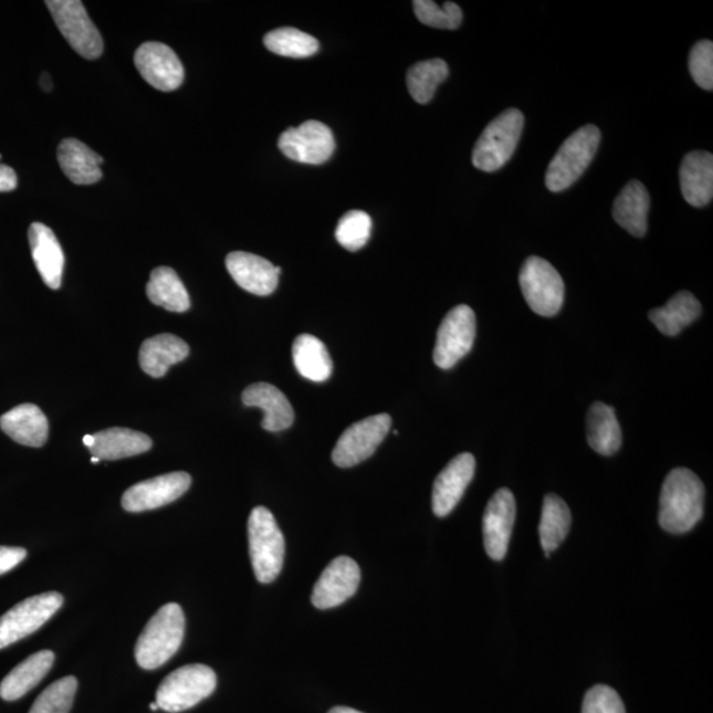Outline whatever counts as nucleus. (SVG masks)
I'll return each mask as SVG.
<instances>
[{
  "mask_svg": "<svg viewBox=\"0 0 713 713\" xmlns=\"http://www.w3.org/2000/svg\"><path fill=\"white\" fill-rule=\"evenodd\" d=\"M683 199L691 207L709 206L713 196V156L707 151H692L684 156L681 171Z\"/></svg>",
  "mask_w": 713,
  "mask_h": 713,
  "instance_id": "nucleus-21",
  "label": "nucleus"
},
{
  "mask_svg": "<svg viewBox=\"0 0 713 713\" xmlns=\"http://www.w3.org/2000/svg\"><path fill=\"white\" fill-rule=\"evenodd\" d=\"M515 513L517 507H515L514 495L508 489H500L489 501L482 520V534H484L486 554L493 560H502L507 554Z\"/></svg>",
  "mask_w": 713,
  "mask_h": 713,
  "instance_id": "nucleus-16",
  "label": "nucleus"
},
{
  "mask_svg": "<svg viewBox=\"0 0 713 713\" xmlns=\"http://www.w3.org/2000/svg\"><path fill=\"white\" fill-rule=\"evenodd\" d=\"M412 4L419 22L432 29L458 30L463 22V11L457 3L445 2L439 7L431 0H416Z\"/></svg>",
  "mask_w": 713,
  "mask_h": 713,
  "instance_id": "nucleus-37",
  "label": "nucleus"
},
{
  "mask_svg": "<svg viewBox=\"0 0 713 713\" xmlns=\"http://www.w3.org/2000/svg\"><path fill=\"white\" fill-rule=\"evenodd\" d=\"M54 23L80 56L98 59L104 52V40L78 0H50L45 2Z\"/></svg>",
  "mask_w": 713,
  "mask_h": 713,
  "instance_id": "nucleus-8",
  "label": "nucleus"
},
{
  "mask_svg": "<svg viewBox=\"0 0 713 713\" xmlns=\"http://www.w3.org/2000/svg\"><path fill=\"white\" fill-rule=\"evenodd\" d=\"M54 662L51 650L39 651L32 654L0 683V698L7 702L18 701L43 681Z\"/></svg>",
  "mask_w": 713,
  "mask_h": 713,
  "instance_id": "nucleus-27",
  "label": "nucleus"
},
{
  "mask_svg": "<svg viewBox=\"0 0 713 713\" xmlns=\"http://www.w3.org/2000/svg\"><path fill=\"white\" fill-rule=\"evenodd\" d=\"M277 146L291 160L318 166L331 159L336 141L327 125L318 120H307L282 133Z\"/></svg>",
  "mask_w": 713,
  "mask_h": 713,
  "instance_id": "nucleus-12",
  "label": "nucleus"
},
{
  "mask_svg": "<svg viewBox=\"0 0 713 713\" xmlns=\"http://www.w3.org/2000/svg\"><path fill=\"white\" fill-rule=\"evenodd\" d=\"M135 66L149 85L160 92H172L185 81V66L171 48L148 42L135 52Z\"/></svg>",
  "mask_w": 713,
  "mask_h": 713,
  "instance_id": "nucleus-14",
  "label": "nucleus"
},
{
  "mask_svg": "<svg viewBox=\"0 0 713 713\" xmlns=\"http://www.w3.org/2000/svg\"><path fill=\"white\" fill-rule=\"evenodd\" d=\"M249 547L256 580L273 583L280 576L285 553L284 536L269 508L258 506L249 517Z\"/></svg>",
  "mask_w": 713,
  "mask_h": 713,
  "instance_id": "nucleus-3",
  "label": "nucleus"
},
{
  "mask_svg": "<svg viewBox=\"0 0 713 713\" xmlns=\"http://www.w3.org/2000/svg\"><path fill=\"white\" fill-rule=\"evenodd\" d=\"M77 685V679L74 677H65L52 683L39 695L30 713H70Z\"/></svg>",
  "mask_w": 713,
  "mask_h": 713,
  "instance_id": "nucleus-35",
  "label": "nucleus"
},
{
  "mask_svg": "<svg viewBox=\"0 0 713 713\" xmlns=\"http://www.w3.org/2000/svg\"><path fill=\"white\" fill-rule=\"evenodd\" d=\"M520 284L528 307L536 315L552 317L565 302V282L552 263L539 256H529L523 263Z\"/></svg>",
  "mask_w": 713,
  "mask_h": 713,
  "instance_id": "nucleus-7",
  "label": "nucleus"
},
{
  "mask_svg": "<svg viewBox=\"0 0 713 713\" xmlns=\"http://www.w3.org/2000/svg\"><path fill=\"white\" fill-rule=\"evenodd\" d=\"M587 438L590 448L602 457H612L620 450L622 433L612 407L596 402L587 416Z\"/></svg>",
  "mask_w": 713,
  "mask_h": 713,
  "instance_id": "nucleus-29",
  "label": "nucleus"
},
{
  "mask_svg": "<svg viewBox=\"0 0 713 713\" xmlns=\"http://www.w3.org/2000/svg\"><path fill=\"white\" fill-rule=\"evenodd\" d=\"M371 232V219L363 210H350L338 221L336 240L349 251L363 249L368 243Z\"/></svg>",
  "mask_w": 713,
  "mask_h": 713,
  "instance_id": "nucleus-36",
  "label": "nucleus"
},
{
  "mask_svg": "<svg viewBox=\"0 0 713 713\" xmlns=\"http://www.w3.org/2000/svg\"><path fill=\"white\" fill-rule=\"evenodd\" d=\"M188 355L189 346L185 339L165 333L141 344L139 364L149 377L161 378L172 365L185 361Z\"/></svg>",
  "mask_w": 713,
  "mask_h": 713,
  "instance_id": "nucleus-24",
  "label": "nucleus"
},
{
  "mask_svg": "<svg viewBox=\"0 0 713 713\" xmlns=\"http://www.w3.org/2000/svg\"><path fill=\"white\" fill-rule=\"evenodd\" d=\"M650 196L642 182L631 180L614 203V219L631 235L641 238L648 232Z\"/></svg>",
  "mask_w": 713,
  "mask_h": 713,
  "instance_id": "nucleus-26",
  "label": "nucleus"
},
{
  "mask_svg": "<svg viewBox=\"0 0 713 713\" xmlns=\"http://www.w3.org/2000/svg\"><path fill=\"white\" fill-rule=\"evenodd\" d=\"M40 86H42V90L44 92H51L52 91V80L50 74L43 73L42 77H40Z\"/></svg>",
  "mask_w": 713,
  "mask_h": 713,
  "instance_id": "nucleus-42",
  "label": "nucleus"
},
{
  "mask_svg": "<svg viewBox=\"0 0 713 713\" xmlns=\"http://www.w3.org/2000/svg\"><path fill=\"white\" fill-rule=\"evenodd\" d=\"M29 240L40 276L48 287L59 290L63 280L65 256L56 235L44 223L35 222L29 230Z\"/></svg>",
  "mask_w": 713,
  "mask_h": 713,
  "instance_id": "nucleus-20",
  "label": "nucleus"
},
{
  "mask_svg": "<svg viewBox=\"0 0 713 713\" xmlns=\"http://www.w3.org/2000/svg\"><path fill=\"white\" fill-rule=\"evenodd\" d=\"M0 428L17 443L39 448L46 443L50 424L38 406L25 403L13 407L0 418Z\"/></svg>",
  "mask_w": 713,
  "mask_h": 713,
  "instance_id": "nucleus-23",
  "label": "nucleus"
},
{
  "mask_svg": "<svg viewBox=\"0 0 713 713\" xmlns=\"http://www.w3.org/2000/svg\"><path fill=\"white\" fill-rule=\"evenodd\" d=\"M581 713H627L620 695L606 684L590 689L583 702Z\"/></svg>",
  "mask_w": 713,
  "mask_h": 713,
  "instance_id": "nucleus-39",
  "label": "nucleus"
},
{
  "mask_svg": "<svg viewBox=\"0 0 713 713\" xmlns=\"http://www.w3.org/2000/svg\"><path fill=\"white\" fill-rule=\"evenodd\" d=\"M227 269L234 282L244 291L258 296H269L280 283L281 268L255 254L234 251L227 256Z\"/></svg>",
  "mask_w": 713,
  "mask_h": 713,
  "instance_id": "nucleus-18",
  "label": "nucleus"
},
{
  "mask_svg": "<svg viewBox=\"0 0 713 713\" xmlns=\"http://www.w3.org/2000/svg\"><path fill=\"white\" fill-rule=\"evenodd\" d=\"M704 485L698 475L677 468L665 478L660 500V525L670 534H684L698 525L704 513Z\"/></svg>",
  "mask_w": 713,
  "mask_h": 713,
  "instance_id": "nucleus-1",
  "label": "nucleus"
},
{
  "mask_svg": "<svg viewBox=\"0 0 713 713\" xmlns=\"http://www.w3.org/2000/svg\"><path fill=\"white\" fill-rule=\"evenodd\" d=\"M217 685L214 671L206 664H188L169 674L156 692L159 709L178 713L195 707L212 695Z\"/></svg>",
  "mask_w": 713,
  "mask_h": 713,
  "instance_id": "nucleus-6",
  "label": "nucleus"
},
{
  "mask_svg": "<svg viewBox=\"0 0 713 713\" xmlns=\"http://www.w3.org/2000/svg\"><path fill=\"white\" fill-rule=\"evenodd\" d=\"M93 439L90 448L92 457L107 461L137 457L153 447L151 438L128 428H108L94 433Z\"/></svg>",
  "mask_w": 713,
  "mask_h": 713,
  "instance_id": "nucleus-25",
  "label": "nucleus"
},
{
  "mask_svg": "<svg viewBox=\"0 0 713 713\" xmlns=\"http://www.w3.org/2000/svg\"><path fill=\"white\" fill-rule=\"evenodd\" d=\"M475 338V315L468 305H458L448 312L441 322L433 361L440 369H452L473 348Z\"/></svg>",
  "mask_w": 713,
  "mask_h": 713,
  "instance_id": "nucleus-11",
  "label": "nucleus"
},
{
  "mask_svg": "<svg viewBox=\"0 0 713 713\" xmlns=\"http://www.w3.org/2000/svg\"><path fill=\"white\" fill-rule=\"evenodd\" d=\"M190 484L192 479L186 472L161 474L127 489L122 497V506L130 513L154 511L179 500Z\"/></svg>",
  "mask_w": 713,
  "mask_h": 713,
  "instance_id": "nucleus-13",
  "label": "nucleus"
},
{
  "mask_svg": "<svg viewBox=\"0 0 713 713\" xmlns=\"http://www.w3.org/2000/svg\"><path fill=\"white\" fill-rule=\"evenodd\" d=\"M149 709H151V711H158L159 705H158V703H153L151 705H149Z\"/></svg>",
  "mask_w": 713,
  "mask_h": 713,
  "instance_id": "nucleus-45",
  "label": "nucleus"
},
{
  "mask_svg": "<svg viewBox=\"0 0 713 713\" xmlns=\"http://www.w3.org/2000/svg\"><path fill=\"white\" fill-rule=\"evenodd\" d=\"M525 126L518 108H507L493 119L473 148V166L480 171L495 172L512 159Z\"/></svg>",
  "mask_w": 713,
  "mask_h": 713,
  "instance_id": "nucleus-5",
  "label": "nucleus"
},
{
  "mask_svg": "<svg viewBox=\"0 0 713 713\" xmlns=\"http://www.w3.org/2000/svg\"><path fill=\"white\" fill-rule=\"evenodd\" d=\"M702 314V305L689 291L678 292L661 308L651 310L649 318L665 336H677Z\"/></svg>",
  "mask_w": 713,
  "mask_h": 713,
  "instance_id": "nucleus-28",
  "label": "nucleus"
},
{
  "mask_svg": "<svg viewBox=\"0 0 713 713\" xmlns=\"http://www.w3.org/2000/svg\"><path fill=\"white\" fill-rule=\"evenodd\" d=\"M25 556L27 552L22 547L0 546V576L10 573L25 559Z\"/></svg>",
  "mask_w": 713,
  "mask_h": 713,
  "instance_id": "nucleus-40",
  "label": "nucleus"
},
{
  "mask_svg": "<svg viewBox=\"0 0 713 713\" xmlns=\"http://www.w3.org/2000/svg\"><path fill=\"white\" fill-rule=\"evenodd\" d=\"M601 141L599 127L587 125L563 143L546 172V187L562 192L579 180L593 162Z\"/></svg>",
  "mask_w": 713,
  "mask_h": 713,
  "instance_id": "nucleus-4",
  "label": "nucleus"
},
{
  "mask_svg": "<svg viewBox=\"0 0 713 713\" xmlns=\"http://www.w3.org/2000/svg\"><path fill=\"white\" fill-rule=\"evenodd\" d=\"M242 402L248 407H256L264 412L263 430L280 432L287 430L294 423L295 412L290 400L274 385L254 384L247 387L242 394Z\"/></svg>",
  "mask_w": 713,
  "mask_h": 713,
  "instance_id": "nucleus-19",
  "label": "nucleus"
},
{
  "mask_svg": "<svg viewBox=\"0 0 713 713\" xmlns=\"http://www.w3.org/2000/svg\"><path fill=\"white\" fill-rule=\"evenodd\" d=\"M57 160L66 178L74 185L92 186L102 179L101 165L104 159L83 141L73 138L61 141Z\"/></svg>",
  "mask_w": 713,
  "mask_h": 713,
  "instance_id": "nucleus-22",
  "label": "nucleus"
},
{
  "mask_svg": "<svg viewBox=\"0 0 713 713\" xmlns=\"http://www.w3.org/2000/svg\"><path fill=\"white\" fill-rule=\"evenodd\" d=\"M93 443H94L93 434H86V437L84 438V444L87 448H91Z\"/></svg>",
  "mask_w": 713,
  "mask_h": 713,
  "instance_id": "nucleus-44",
  "label": "nucleus"
},
{
  "mask_svg": "<svg viewBox=\"0 0 713 713\" xmlns=\"http://www.w3.org/2000/svg\"><path fill=\"white\" fill-rule=\"evenodd\" d=\"M569 508L559 495L547 494L543 501L539 538L546 556L552 555L567 538L570 528Z\"/></svg>",
  "mask_w": 713,
  "mask_h": 713,
  "instance_id": "nucleus-32",
  "label": "nucleus"
},
{
  "mask_svg": "<svg viewBox=\"0 0 713 713\" xmlns=\"http://www.w3.org/2000/svg\"><path fill=\"white\" fill-rule=\"evenodd\" d=\"M263 43L270 52L291 59H307L318 51V42L314 36L292 27L269 32Z\"/></svg>",
  "mask_w": 713,
  "mask_h": 713,
  "instance_id": "nucleus-34",
  "label": "nucleus"
},
{
  "mask_svg": "<svg viewBox=\"0 0 713 713\" xmlns=\"http://www.w3.org/2000/svg\"><path fill=\"white\" fill-rule=\"evenodd\" d=\"M292 359L298 375L314 382H324L332 376L333 363L327 346L307 333L296 337Z\"/></svg>",
  "mask_w": 713,
  "mask_h": 713,
  "instance_id": "nucleus-30",
  "label": "nucleus"
},
{
  "mask_svg": "<svg viewBox=\"0 0 713 713\" xmlns=\"http://www.w3.org/2000/svg\"><path fill=\"white\" fill-rule=\"evenodd\" d=\"M474 471L473 454L461 453L440 472L432 491V508L438 517H447L458 506L473 480Z\"/></svg>",
  "mask_w": 713,
  "mask_h": 713,
  "instance_id": "nucleus-17",
  "label": "nucleus"
},
{
  "mask_svg": "<svg viewBox=\"0 0 713 713\" xmlns=\"http://www.w3.org/2000/svg\"><path fill=\"white\" fill-rule=\"evenodd\" d=\"M64 597L59 593H46L30 597L0 617V649L35 633L63 607Z\"/></svg>",
  "mask_w": 713,
  "mask_h": 713,
  "instance_id": "nucleus-9",
  "label": "nucleus"
},
{
  "mask_svg": "<svg viewBox=\"0 0 713 713\" xmlns=\"http://www.w3.org/2000/svg\"><path fill=\"white\" fill-rule=\"evenodd\" d=\"M329 713H363L349 707H335L329 711Z\"/></svg>",
  "mask_w": 713,
  "mask_h": 713,
  "instance_id": "nucleus-43",
  "label": "nucleus"
},
{
  "mask_svg": "<svg viewBox=\"0 0 713 713\" xmlns=\"http://www.w3.org/2000/svg\"><path fill=\"white\" fill-rule=\"evenodd\" d=\"M186 633V617L178 604L161 607L141 631L135 658L141 669L155 670L178 653Z\"/></svg>",
  "mask_w": 713,
  "mask_h": 713,
  "instance_id": "nucleus-2",
  "label": "nucleus"
},
{
  "mask_svg": "<svg viewBox=\"0 0 713 713\" xmlns=\"http://www.w3.org/2000/svg\"><path fill=\"white\" fill-rule=\"evenodd\" d=\"M450 74L448 65L444 60L432 59L420 61V63L412 65L407 72V87L411 97L420 105H426L433 97L438 86Z\"/></svg>",
  "mask_w": 713,
  "mask_h": 713,
  "instance_id": "nucleus-33",
  "label": "nucleus"
},
{
  "mask_svg": "<svg viewBox=\"0 0 713 713\" xmlns=\"http://www.w3.org/2000/svg\"><path fill=\"white\" fill-rule=\"evenodd\" d=\"M689 67L696 85L704 91L713 90V43L702 40L690 52Z\"/></svg>",
  "mask_w": 713,
  "mask_h": 713,
  "instance_id": "nucleus-38",
  "label": "nucleus"
},
{
  "mask_svg": "<svg viewBox=\"0 0 713 713\" xmlns=\"http://www.w3.org/2000/svg\"><path fill=\"white\" fill-rule=\"evenodd\" d=\"M2 159V155H0ZM18 187V176L17 172L9 166L0 162V192H11V190L17 189Z\"/></svg>",
  "mask_w": 713,
  "mask_h": 713,
  "instance_id": "nucleus-41",
  "label": "nucleus"
},
{
  "mask_svg": "<svg viewBox=\"0 0 713 713\" xmlns=\"http://www.w3.org/2000/svg\"><path fill=\"white\" fill-rule=\"evenodd\" d=\"M149 302L169 312H186L190 308V298L186 285L182 284L175 270L169 268L155 269L147 284Z\"/></svg>",
  "mask_w": 713,
  "mask_h": 713,
  "instance_id": "nucleus-31",
  "label": "nucleus"
},
{
  "mask_svg": "<svg viewBox=\"0 0 713 713\" xmlns=\"http://www.w3.org/2000/svg\"><path fill=\"white\" fill-rule=\"evenodd\" d=\"M361 569L349 556H338L323 570L312 593V604L317 609L342 606L357 593Z\"/></svg>",
  "mask_w": 713,
  "mask_h": 713,
  "instance_id": "nucleus-15",
  "label": "nucleus"
},
{
  "mask_svg": "<svg viewBox=\"0 0 713 713\" xmlns=\"http://www.w3.org/2000/svg\"><path fill=\"white\" fill-rule=\"evenodd\" d=\"M99 461H101V460H99V459H97V458H92V463H93V464H98V463H99Z\"/></svg>",
  "mask_w": 713,
  "mask_h": 713,
  "instance_id": "nucleus-46",
  "label": "nucleus"
},
{
  "mask_svg": "<svg viewBox=\"0 0 713 713\" xmlns=\"http://www.w3.org/2000/svg\"><path fill=\"white\" fill-rule=\"evenodd\" d=\"M391 428V417L378 413L346 428L332 453L333 463L350 468L369 459Z\"/></svg>",
  "mask_w": 713,
  "mask_h": 713,
  "instance_id": "nucleus-10",
  "label": "nucleus"
}]
</instances>
